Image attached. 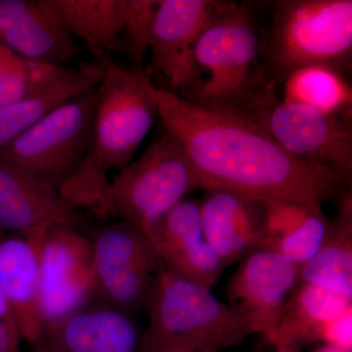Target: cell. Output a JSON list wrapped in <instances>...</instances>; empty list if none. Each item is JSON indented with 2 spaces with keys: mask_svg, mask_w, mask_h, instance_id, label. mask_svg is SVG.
<instances>
[{
  "mask_svg": "<svg viewBox=\"0 0 352 352\" xmlns=\"http://www.w3.org/2000/svg\"><path fill=\"white\" fill-rule=\"evenodd\" d=\"M146 236L166 268L205 288L212 289L226 270L204 235L200 201L183 199Z\"/></svg>",
  "mask_w": 352,
  "mask_h": 352,
  "instance_id": "5bb4252c",
  "label": "cell"
},
{
  "mask_svg": "<svg viewBox=\"0 0 352 352\" xmlns=\"http://www.w3.org/2000/svg\"><path fill=\"white\" fill-rule=\"evenodd\" d=\"M0 321L7 322V323L17 326V323H16L15 318H14L10 307H9L8 303H7L6 298H4L1 289H0Z\"/></svg>",
  "mask_w": 352,
  "mask_h": 352,
  "instance_id": "f1b7e54d",
  "label": "cell"
},
{
  "mask_svg": "<svg viewBox=\"0 0 352 352\" xmlns=\"http://www.w3.org/2000/svg\"><path fill=\"white\" fill-rule=\"evenodd\" d=\"M244 117L263 127L289 154L352 180V113L328 115L286 103L274 91L254 104Z\"/></svg>",
  "mask_w": 352,
  "mask_h": 352,
  "instance_id": "9c48e42d",
  "label": "cell"
},
{
  "mask_svg": "<svg viewBox=\"0 0 352 352\" xmlns=\"http://www.w3.org/2000/svg\"><path fill=\"white\" fill-rule=\"evenodd\" d=\"M89 238L94 298L134 314L148 310L164 268L149 238L126 220Z\"/></svg>",
  "mask_w": 352,
  "mask_h": 352,
  "instance_id": "ba28073f",
  "label": "cell"
},
{
  "mask_svg": "<svg viewBox=\"0 0 352 352\" xmlns=\"http://www.w3.org/2000/svg\"><path fill=\"white\" fill-rule=\"evenodd\" d=\"M36 351H38V352H46V351H43V349H36Z\"/></svg>",
  "mask_w": 352,
  "mask_h": 352,
  "instance_id": "1f68e13d",
  "label": "cell"
},
{
  "mask_svg": "<svg viewBox=\"0 0 352 352\" xmlns=\"http://www.w3.org/2000/svg\"><path fill=\"white\" fill-rule=\"evenodd\" d=\"M97 87L94 134L89 151L67 180L59 196L67 212L85 208L96 217H115L108 173L122 171L133 162L157 116V87L143 68H124L112 56L103 60Z\"/></svg>",
  "mask_w": 352,
  "mask_h": 352,
  "instance_id": "7a4b0ae2",
  "label": "cell"
},
{
  "mask_svg": "<svg viewBox=\"0 0 352 352\" xmlns=\"http://www.w3.org/2000/svg\"><path fill=\"white\" fill-rule=\"evenodd\" d=\"M103 61L82 63L43 94L25 100L0 106V151L54 109L100 83Z\"/></svg>",
  "mask_w": 352,
  "mask_h": 352,
  "instance_id": "d6986e66",
  "label": "cell"
},
{
  "mask_svg": "<svg viewBox=\"0 0 352 352\" xmlns=\"http://www.w3.org/2000/svg\"><path fill=\"white\" fill-rule=\"evenodd\" d=\"M97 87L62 104L28 129L0 151V163L25 171L59 192L89 151Z\"/></svg>",
  "mask_w": 352,
  "mask_h": 352,
  "instance_id": "52a82bcc",
  "label": "cell"
},
{
  "mask_svg": "<svg viewBox=\"0 0 352 352\" xmlns=\"http://www.w3.org/2000/svg\"><path fill=\"white\" fill-rule=\"evenodd\" d=\"M38 256L43 329L94 300L91 240L76 228L72 214L38 241Z\"/></svg>",
  "mask_w": 352,
  "mask_h": 352,
  "instance_id": "30bf717a",
  "label": "cell"
},
{
  "mask_svg": "<svg viewBox=\"0 0 352 352\" xmlns=\"http://www.w3.org/2000/svg\"><path fill=\"white\" fill-rule=\"evenodd\" d=\"M320 342L352 352V307L325 326Z\"/></svg>",
  "mask_w": 352,
  "mask_h": 352,
  "instance_id": "484cf974",
  "label": "cell"
},
{
  "mask_svg": "<svg viewBox=\"0 0 352 352\" xmlns=\"http://www.w3.org/2000/svg\"><path fill=\"white\" fill-rule=\"evenodd\" d=\"M286 103L300 104L328 115L352 113V88L346 75L321 65L296 69L282 83Z\"/></svg>",
  "mask_w": 352,
  "mask_h": 352,
  "instance_id": "603a6c76",
  "label": "cell"
},
{
  "mask_svg": "<svg viewBox=\"0 0 352 352\" xmlns=\"http://www.w3.org/2000/svg\"><path fill=\"white\" fill-rule=\"evenodd\" d=\"M338 212L321 249L300 268L298 283L315 285L352 298V193Z\"/></svg>",
  "mask_w": 352,
  "mask_h": 352,
  "instance_id": "ffe728a7",
  "label": "cell"
},
{
  "mask_svg": "<svg viewBox=\"0 0 352 352\" xmlns=\"http://www.w3.org/2000/svg\"><path fill=\"white\" fill-rule=\"evenodd\" d=\"M200 208L206 240L226 268L263 247V199L232 190L210 189Z\"/></svg>",
  "mask_w": 352,
  "mask_h": 352,
  "instance_id": "2e32d148",
  "label": "cell"
},
{
  "mask_svg": "<svg viewBox=\"0 0 352 352\" xmlns=\"http://www.w3.org/2000/svg\"><path fill=\"white\" fill-rule=\"evenodd\" d=\"M311 352H347L342 351V349H338V347L329 346V344H322V346L316 347L314 351Z\"/></svg>",
  "mask_w": 352,
  "mask_h": 352,
  "instance_id": "4dcf8cb0",
  "label": "cell"
},
{
  "mask_svg": "<svg viewBox=\"0 0 352 352\" xmlns=\"http://www.w3.org/2000/svg\"><path fill=\"white\" fill-rule=\"evenodd\" d=\"M0 289L23 339L36 346L43 332L39 314L38 242L0 230Z\"/></svg>",
  "mask_w": 352,
  "mask_h": 352,
  "instance_id": "ac0fdd59",
  "label": "cell"
},
{
  "mask_svg": "<svg viewBox=\"0 0 352 352\" xmlns=\"http://www.w3.org/2000/svg\"><path fill=\"white\" fill-rule=\"evenodd\" d=\"M69 215L56 189L25 171L0 163V230L39 241Z\"/></svg>",
  "mask_w": 352,
  "mask_h": 352,
  "instance_id": "e0dca14e",
  "label": "cell"
},
{
  "mask_svg": "<svg viewBox=\"0 0 352 352\" xmlns=\"http://www.w3.org/2000/svg\"><path fill=\"white\" fill-rule=\"evenodd\" d=\"M300 267L282 254L259 248L240 261L227 286L229 307L274 346L278 323L298 283Z\"/></svg>",
  "mask_w": 352,
  "mask_h": 352,
  "instance_id": "8fae6325",
  "label": "cell"
},
{
  "mask_svg": "<svg viewBox=\"0 0 352 352\" xmlns=\"http://www.w3.org/2000/svg\"><path fill=\"white\" fill-rule=\"evenodd\" d=\"M352 307V298L315 285L298 283L285 305L278 323L280 338L300 346L320 342L324 328Z\"/></svg>",
  "mask_w": 352,
  "mask_h": 352,
  "instance_id": "44dd1931",
  "label": "cell"
},
{
  "mask_svg": "<svg viewBox=\"0 0 352 352\" xmlns=\"http://www.w3.org/2000/svg\"><path fill=\"white\" fill-rule=\"evenodd\" d=\"M111 184L115 217L145 235L187 194L201 190L182 142L164 126L141 157L120 171Z\"/></svg>",
  "mask_w": 352,
  "mask_h": 352,
  "instance_id": "8992f818",
  "label": "cell"
},
{
  "mask_svg": "<svg viewBox=\"0 0 352 352\" xmlns=\"http://www.w3.org/2000/svg\"><path fill=\"white\" fill-rule=\"evenodd\" d=\"M21 339L17 326L0 321V352H20Z\"/></svg>",
  "mask_w": 352,
  "mask_h": 352,
  "instance_id": "4316f807",
  "label": "cell"
},
{
  "mask_svg": "<svg viewBox=\"0 0 352 352\" xmlns=\"http://www.w3.org/2000/svg\"><path fill=\"white\" fill-rule=\"evenodd\" d=\"M138 352H219L239 346L251 327L212 289L164 266Z\"/></svg>",
  "mask_w": 352,
  "mask_h": 352,
  "instance_id": "5b68a950",
  "label": "cell"
},
{
  "mask_svg": "<svg viewBox=\"0 0 352 352\" xmlns=\"http://www.w3.org/2000/svg\"><path fill=\"white\" fill-rule=\"evenodd\" d=\"M16 55H17L16 53H14L13 51L7 48L4 44L0 43V72L12 61Z\"/></svg>",
  "mask_w": 352,
  "mask_h": 352,
  "instance_id": "f546056e",
  "label": "cell"
},
{
  "mask_svg": "<svg viewBox=\"0 0 352 352\" xmlns=\"http://www.w3.org/2000/svg\"><path fill=\"white\" fill-rule=\"evenodd\" d=\"M0 43L21 57L59 66L80 52L53 0H0Z\"/></svg>",
  "mask_w": 352,
  "mask_h": 352,
  "instance_id": "9a60e30c",
  "label": "cell"
},
{
  "mask_svg": "<svg viewBox=\"0 0 352 352\" xmlns=\"http://www.w3.org/2000/svg\"><path fill=\"white\" fill-rule=\"evenodd\" d=\"M261 62L276 88L296 69L321 65L346 74L352 67L351 0H277L261 36Z\"/></svg>",
  "mask_w": 352,
  "mask_h": 352,
  "instance_id": "277c9868",
  "label": "cell"
},
{
  "mask_svg": "<svg viewBox=\"0 0 352 352\" xmlns=\"http://www.w3.org/2000/svg\"><path fill=\"white\" fill-rule=\"evenodd\" d=\"M159 3L160 0H120L122 30L115 52L127 58L135 68H143Z\"/></svg>",
  "mask_w": 352,
  "mask_h": 352,
  "instance_id": "d4e9b609",
  "label": "cell"
},
{
  "mask_svg": "<svg viewBox=\"0 0 352 352\" xmlns=\"http://www.w3.org/2000/svg\"><path fill=\"white\" fill-rule=\"evenodd\" d=\"M143 331L135 314L94 298L44 326L34 346L46 352H138Z\"/></svg>",
  "mask_w": 352,
  "mask_h": 352,
  "instance_id": "4fadbf2b",
  "label": "cell"
},
{
  "mask_svg": "<svg viewBox=\"0 0 352 352\" xmlns=\"http://www.w3.org/2000/svg\"><path fill=\"white\" fill-rule=\"evenodd\" d=\"M217 4V0H160L149 48L151 69L176 96L187 94L200 80L194 48Z\"/></svg>",
  "mask_w": 352,
  "mask_h": 352,
  "instance_id": "7c38bea8",
  "label": "cell"
},
{
  "mask_svg": "<svg viewBox=\"0 0 352 352\" xmlns=\"http://www.w3.org/2000/svg\"><path fill=\"white\" fill-rule=\"evenodd\" d=\"M72 38H82L101 62L115 52L122 30L120 0H53Z\"/></svg>",
  "mask_w": 352,
  "mask_h": 352,
  "instance_id": "7402d4cb",
  "label": "cell"
},
{
  "mask_svg": "<svg viewBox=\"0 0 352 352\" xmlns=\"http://www.w3.org/2000/svg\"><path fill=\"white\" fill-rule=\"evenodd\" d=\"M275 352H302V346L295 340L280 338L274 344Z\"/></svg>",
  "mask_w": 352,
  "mask_h": 352,
  "instance_id": "83f0119b",
  "label": "cell"
},
{
  "mask_svg": "<svg viewBox=\"0 0 352 352\" xmlns=\"http://www.w3.org/2000/svg\"><path fill=\"white\" fill-rule=\"evenodd\" d=\"M72 69L16 55L0 72V106L43 94Z\"/></svg>",
  "mask_w": 352,
  "mask_h": 352,
  "instance_id": "cb8c5ba5",
  "label": "cell"
},
{
  "mask_svg": "<svg viewBox=\"0 0 352 352\" xmlns=\"http://www.w3.org/2000/svg\"><path fill=\"white\" fill-rule=\"evenodd\" d=\"M261 38L250 2L217 0L194 48L199 73L207 78L179 97L192 105L245 116L270 92L261 62Z\"/></svg>",
  "mask_w": 352,
  "mask_h": 352,
  "instance_id": "3957f363",
  "label": "cell"
},
{
  "mask_svg": "<svg viewBox=\"0 0 352 352\" xmlns=\"http://www.w3.org/2000/svg\"><path fill=\"white\" fill-rule=\"evenodd\" d=\"M157 98L163 126L182 142L201 190H232L317 208L352 193V180L289 154L249 118L192 105L163 88Z\"/></svg>",
  "mask_w": 352,
  "mask_h": 352,
  "instance_id": "6da1fadb",
  "label": "cell"
}]
</instances>
